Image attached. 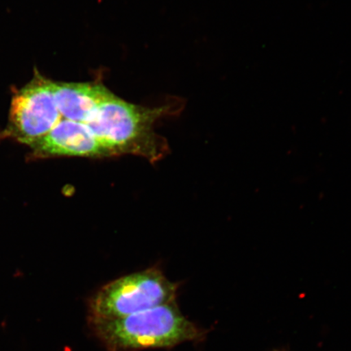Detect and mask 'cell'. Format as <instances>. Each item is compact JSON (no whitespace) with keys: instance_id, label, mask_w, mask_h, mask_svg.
Wrapping results in <instances>:
<instances>
[{"instance_id":"4","label":"cell","mask_w":351,"mask_h":351,"mask_svg":"<svg viewBox=\"0 0 351 351\" xmlns=\"http://www.w3.org/2000/svg\"><path fill=\"white\" fill-rule=\"evenodd\" d=\"M61 119L54 98L53 82L38 73L12 98L10 132L22 143L49 133Z\"/></svg>"},{"instance_id":"2","label":"cell","mask_w":351,"mask_h":351,"mask_svg":"<svg viewBox=\"0 0 351 351\" xmlns=\"http://www.w3.org/2000/svg\"><path fill=\"white\" fill-rule=\"evenodd\" d=\"M169 110L140 106L114 95L87 125L112 156L133 155L155 163L169 150L165 138L155 131L156 122Z\"/></svg>"},{"instance_id":"7","label":"cell","mask_w":351,"mask_h":351,"mask_svg":"<svg viewBox=\"0 0 351 351\" xmlns=\"http://www.w3.org/2000/svg\"><path fill=\"white\" fill-rule=\"evenodd\" d=\"M273 351H287V349L282 348V349H276V350H274Z\"/></svg>"},{"instance_id":"5","label":"cell","mask_w":351,"mask_h":351,"mask_svg":"<svg viewBox=\"0 0 351 351\" xmlns=\"http://www.w3.org/2000/svg\"><path fill=\"white\" fill-rule=\"evenodd\" d=\"M26 144L44 156L112 157L89 125L63 118L49 133Z\"/></svg>"},{"instance_id":"1","label":"cell","mask_w":351,"mask_h":351,"mask_svg":"<svg viewBox=\"0 0 351 351\" xmlns=\"http://www.w3.org/2000/svg\"><path fill=\"white\" fill-rule=\"evenodd\" d=\"M88 322L108 351L172 348L203 341L208 333L187 319L176 301L121 319Z\"/></svg>"},{"instance_id":"6","label":"cell","mask_w":351,"mask_h":351,"mask_svg":"<svg viewBox=\"0 0 351 351\" xmlns=\"http://www.w3.org/2000/svg\"><path fill=\"white\" fill-rule=\"evenodd\" d=\"M53 94L63 119L89 124L114 94L98 82H54Z\"/></svg>"},{"instance_id":"3","label":"cell","mask_w":351,"mask_h":351,"mask_svg":"<svg viewBox=\"0 0 351 351\" xmlns=\"http://www.w3.org/2000/svg\"><path fill=\"white\" fill-rule=\"evenodd\" d=\"M178 285L153 267L122 276L92 296L88 320H112L176 301Z\"/></svg>"}]
</instances>
